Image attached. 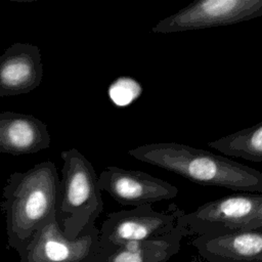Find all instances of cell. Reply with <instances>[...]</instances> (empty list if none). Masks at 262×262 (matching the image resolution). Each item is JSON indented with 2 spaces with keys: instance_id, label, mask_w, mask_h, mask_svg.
Here are the masks:
<instances>
[{
  "instance_id": "cell-10",
  "label": "cell",
  "mask_w": 262,
  "mask_h": 262,
  "mask_svg": "<svg viewBox=\"0 0 262 262\" xmlns=\"http://www.w3.org/2000/svg\"><path fill=\"white\" fill-rule=\"evenodd\" d=\"M192 246L208 262H262V230L201 234Z\"/></svg>"
},
{
  "instance_id": "cell-2",
  "label": "cell",
  "mask_w": 262,
  "mask_h": 262,
  "mask_svg": "<svg viewBox=\"0 0 262 262\" xmlns=\"http://www.w3.org/2000/svg\"><path fill=\"white\" fill-rule=\"evenodd\" d=\"M58 183L57 169L51 161L13 172L6 179L0 209L5 215L8 246L17 254L55 213Z\"/></svg>"
},
{
  "instance_id": "cell-5",
  "label": "cell",
  "mask_w": 262,
  "mask_h": 262,
  "mask_svg": "<svg viewBox=\"0 0 262 262\" xmlns=\"http://www.w3.org/2000/svg\"><path fill=\"white\" fill-rule=\"evenodd\" d=\"M184 214L175 204L168 210L155 211L151 205L134 207L107 215L99 229L98 256L133 242H141L164 235L177 224V219Z\"/></svg>"
},
{
  "instance_id": "cell-4",
  "label": "cell",
  "mask_w": 262,
  "mask_h": 262,
  "mask_svg": "<svg viewBox=\"0 0 262 262\" xmlns=\"http://www.w3.org/2000/svg\"><path fill=\"white\" fill-rule=\"evenodd\" d=\"M177 223L199 235L262 230V192H236L210 201L182 214Z\"/></svg>"
},
{
  "instance_id": "cell-6",
  "label": "cell",
  "mask_w": 262,
  "mask_h": 262,
  "mask_svg": "<svg viewBox=\"0 0 262 262\" xmlns=\"http://www.w3.org/2000/svg\"><path fill=\"white\" fill-rule=\"evenodd\" d=\"M262 16V0H196L160 20L154 33L170 34L238 24Z\"/></svg>"
},
{
  "instance_id": "cell-9",
  "label": "cell",
  "mask_w": 262,
  "mask_h": 262,
  "mask_svg": "<svg viewBox=\"0 0 262 262\" xmlns=\"http://www.w3.org/2000/svg\"><path fill=\"white\" fill-rule=\"evenodd\" d=\"M42 79L43 63L37 45L15 42L0 55V97L29 93Z\"/></svg>"
},
{
  "instance_id": "cell-7",
  "label": "cell",
  "mask_w": 262,
  "mask_h": 262,
  "mask_svg": "<svg viewBox=\"0 0 262 262\" xmlns=\"http://www.w3.org/2000/svg\"><path fill=\"white\" fill-rule=\"evenodd\" d=\"M99 251V229L95 224L87 226L76 238L69 239L54 213L18 256L20 262H93Z\"/></svg>"
},
{
  "instance_id": "cell-1",
  "label": "cell",
  "mask_w": 262,
  "mask_h": 262,
  "mask_svg": "<svg viewBox=\"0 0 262 262\" xmlns=\"http://www.w3.org/2000/svg\"><path fill=\"white\" fill-rule=\"evenodd\" d=\"M128 154L196 184L262 192V172L205 149L177 142H158L137 146Z\"/></svg>"
},
{
  "instance_id": "cell-8",
  "label": "cell",
  "mask_w": 262,
  "mask_h": 262,
  "mask_svg": "<svg viewBox=\"0 0 262 262\" xmlns=\"http://www.w3.org/2000/svg\"><path fill=\"white\" fill-rule=\"evenodd\" d=\"M98 187L123 206H142L174 199L178 189L142 171L106 167L98 176Z\"/></svg>"
},
{
  "instance_id": "cell-11",
  "label": "cell",
  "mask_w": 262,
  "mask_h": 262,
  "mask_svg": "<svg viewBox=\"0 0 262 262\" xmlns=\"http://www.w3.org/2000/svg\"><path fill=\"white\" fill-rule=\"evenodd\" d=\"M51 142L47 125L29 114L0 113V152L23 156L49 147Z\"/></svg>"
},
{
  "instance_id": "cell-13",
  "label": "cell",
  "mask_w": 262,
  "mask_h": 262,
  "mask_svg": "<svg viewBox=\"0 0 262 262\" xmlns=\"http://www.w3.org/2000/svg\"><path fill=\"white\" fill-rule=\"evenodd\" d=\"M218 151L252 162H262V121L208 143Z\"/></svg>"
},
{
  "instance_id": "cell-12",
  "label": "cell",
  "mask_w": 262,
  "mask_h": 262,
  "mask_svg": "<svg viewBox=\"0 0 262 262\" xmlns=\"http://www.w3.org/2000/svg\"><path fill=\"white\" fill-rule=\"evenodd\" d=\"M188 234L190 232L177 223L164 235L129 243L96 257L93 262H167L179 252L181 239Z\"/></svg>"
},
{
  "instance_id": "cell-3",
  "label": "cell",
  "mask_w": 262,
  "mask_h": 262,
  "mask_svg": "<svg viewBox=\"0 0 262 262\" xmlns=\"http://www.w3.org/2000/svg\"><path fill=\"white\" fill-rule=\"evenodd\" d=\"M62 160L55 216L63 234L76 238L95 220L103 210L98 176L92 164L78 149L70 148L60 152Z\"/></svg>"
}]
</instances>
